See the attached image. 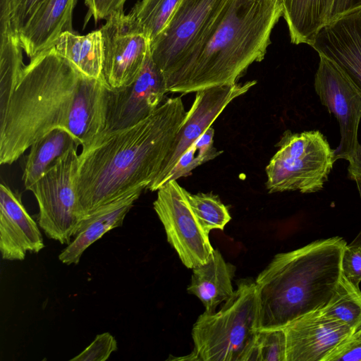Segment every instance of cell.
Wrapping results in <instances>:
<instances>
[{"label":"cell","mask_w":361,"mask_h":361,"mask_svg":"<svg viewBox=\"0 0 361 361\" xmlns=\"http://www.w3.org/2000/svg\"><path fill=\"white\" fill-rule=\"evenodd\" d=\"M361 10V0H333L329 22Z\"/></svg>","instance_id":"obj_35"},{"label":"cell","mask_w":361,"mask_h":361,"mask_svg":"<svg viewBox=\"0 0 361 361\" xmlns=\"http://www.w3.org/2000/svg\"><path fill=\"white\" fill-rule=\"evenodd\" d=\"M7 6L13 29L18 35L45 0H3Z\"/></svg>","instance_id":"obj_30"},{"label":"cell","mask_w":361,"mask_h":361,"mask_svg":"<svg viewBox=\"0 0 361 361\" xmlns=\"http://www.w3.org/2000/svg\"><path fill=\"white\" fill-rule=\"evenodd\" d=\"M82 73L54 47L24 66L0 119V164L10 165L51 130L67 126Z\"/></svg>","instance_id":"obj_4"},{"label":"cell","mask_w":361,"mask_h":361,"mask_svg":"<svg viewBox=\"0 0 361 361\" xmlns=\"http://www.w3.org/2000/svg\"><path fill=\"white\" fill-rule=\"evenodd\" d=\"M225 0H180L165 28L150 42L165 80L183 64Z\"/></svg>","instance_id":"obj_8"},{"label":"cell","mask_w":361,"mask_h":361,"mask_svg":"<svg viewBox=\"0 0 361 361\" xmlns=\"http://www.w3.org/2000/svg\"><path fill=\"white\" fill-rule=\"evenodd\" d=\"M279 0H225L183 64L166 80L169 92L188 94L238 82L262 61L281 17Z\"/></svg>","instance_id":"obj_2"},{"label":"cell","mask_w":361,"mask_h":361,"mask_svg":"<svg viewBox=\"0 0 361 361\" xmlns=\"http://www.w3.org/2000/svg\"><path fill=\"white\" fill-rule=\"evenodd\" d=\"M333 0H282L283 16L291 43L311 46L329 21Z\"/></svg>","instance_id":"obj_23"},{"label":"cell","mask_w":361,"mask_h":361,"mask_svg":"<svg viewBox=\"0 0 361 361\" xmlns=\"http://www.w3.org/2000/svg\"><path fill=\"white\" fill-rule=\"evenodd\" d=\"M277 146L278 151L266 167L269 193H312L323 188L336 160L334 150L322 133L287 131Z\"/></svg>","instance_id":"obj_6"},{"label":"cell","mask_w":361,"mask_h":361,"mask_svg":"<svg viewBox=\"0 0 361 361\" xmlns=\"http://www.w3.org/2000/svg\"><path fill=\"white\" fill-rule=\"evenodd\" d=\"M44 247L37 223L25 208L20 194L0 185V251L5 260H23L27 252Z\"/></svg>","instance_id":"obj_16"},{"label":"cell","mask_w":361,"mask_h":361,"mask_svg":"<svg viewBox=\"0 0 361 361\" xmlns=\"http://www.w3.org/2000/svg\"><path fill=\"white\" fill-rule=\"evenodd\" d=\"M343 275L355 286L361 282V247L346 245L341 259Z\"/></svg>","instance_id":"obj_32"},{"label":"cell","mask_w":361,"mask_h":361,"mask_svg":"<svg viewBox=\"0 0 361 361\" xmlns=\"http://www.w3.org/2000/svg\"><path fill=\"white\" fill-rule=\"evenodd\" d=\"M235 269L215 249L206 263L192 269L188 292L202 302L204 312L214 313L219 305L232 297L235 291L232 286Z\"/></svg>","instance_id":"obj_20"},{"label":"cell","mask_w":361,"mask_h":361,"mask_svg":"<svg viewBox=\"0 0 361 361\" xmlns=\"http://www.w3.org/2000/svg\"><path fill=\"white\" fill-rule=\"evenodd\" d=\"M108 88L104 80L81 75L66 128L82 147L90 144L104 130Z\"/></svg>","instance_id":"obj_17"},{"label":"cell","mask_w":361,"mask_h":361,"mask_svg":"<svg viewBox=\"0 0 361 361\" xmlns=\"http://www.w3.org/2000/svg\"><path fill=\"white\" fill-rule=\"evenodd\" d=\"M350 338L361 341V327L352 335Z\"/></svg>","instance_id":"obj_38"},{"label":"cell","mask_w":361,"mask_h":361,"mask_svg":"<svg viewBox=\"0 0 361 361\" xmlns=\"http://www.w3.org/2000/svg\"><path fill=\"white\" fill-rule=\"evenodd\" d=\"M310 47L334 63L361 95V10L328 23Z\"/></svg>","instance_id":"obj_15"},{"label":"cell","mask_w":361,"mask_h":361,"mask_svg":"<svg viewBox=\"0 0 361 361\" xmlns=\"http://www.w3.org/2000/svg\"><path fill=\"white\" fill-rule=\"evenodd\" d=\"M286 350L283 328L259 330L249 361H286Z\"/></svg>","instance_id":"obj_29"},{"label":"cell","mask_w":361,"mask_h":361,"mask_svg":"<svg viewBox=\"0 0 361 361\" xmlns=\"http://www.w3.org/2000/svg\"><path fill=\"white\" fill-rule=\"evenodd\" d=\"M214 130L211 126L181 156L168 176L166 183L188 176L196 167L221 154L223 152L218 151L214 146Z\"/></svg>","instance_id":"obj_28"},{"label":"cell","mask_w":361,"mask_h":361,"mask_svg":"<svg viewBox=\"0 0 361 361\" xmlns=\"http://www.w3.org/2000/svg\"><path fill=\"white\" fill-rule=\"evenodd\" d=\"M77 0H45L19 35L23 51L31 59L53 47L66 32H74L72 18Z\"/></svg>","instance_id":"obj_19"},{"label":"cell","mask_w":361,"mask_h":361,"mask_svg":"<svg viewBox=\"0 0 361 361\" xmlns=\"http://www.w3.org/2000/svg\"><path fill=\"white\" fill-rule=\"evenodd\" d=\"M259 332V298L255 281L237 288L219 311L199 316L192 329L189 360L249 361Z\"/></svg>","instance_id":"obj_5"},{"label":"cell","mask_w":361,"mask_h":361,"mask_svg":"<svg viewBox=\"0 0 361 361\" xmlns=\"http://www.w3.org/2000/svg\"><path fill=\"white\" fill-rule=\"evenodd\" d=\"M185 114L181 97H170L140 122L102 133L82 147L77 190L82 219L129 191L147 189L160 171Z\"/></svg>","instance_id":"obj_1"},{"label":"cell","mask_w":361,"mask_h":361,"mask_svg":"<svg viewBox=\"0 0 361 361\" xmlns=\"http://www.w3.org/2000/svg\"><path fill=\"white\" fill-rule=\"evenodd\" d=\"M346 245L343 238L335 236L275 255L255 280L259 330L284 328L324 307L342 277Z\"/></svg>","instance_id":"obj_3"},{"label":"cell","mask_w":361,"mask_h":361,"mask_svg":"<svg viewBox=\"0 0 361 361\" xmlns=\"http://www.w3.org/2000/svg\"><path fill=\"white\" fill-rule=\"evenodd\" d=\"M167 92L164 76L152 57L149 46L135 80L120 89L108 88L106 120L102 133L122 130L145 119L162 104Z\"/></svg>","instance_id":"obj_12"},{"label":"cell","mask_w":361,"mask_h":361,"mask_svg":"<svg viewBox=\"0 0 361 361\" xmlns=\"http://www.w3.org/2000/svg\"><path fill=\"white\" fill-rule=\"evenodd\" d=\"M256 84V80H250L196 92L195 100L185 114L161 170L147 189L157 191L164 185L185 152L212 126L233 99L245 94Z\"/></svg>","instance_id":"obj_11"},{"label":"cell","mask_w":361,"mask_h":361,"mask_svg":"<svg viewBox=\"0 0 361 361\" xmlns=\"http://www.w3.org/2000/svg\"><path fill=\"white\" fill-rule=\"evenodd\" d=\"M349 177L361 176V145L359 144L353 156L348 160Z\"/></svg>","instance_id":"obj_36"},{"label":"cell","mask_w":361,"mask_h":361,"mask_svg":"<svg viewBox=\"0 0 361 361\" xmlns=\"http://www.w3.org/2000/svg\"><path fill=\"white\" fill-rule=\"evenodd\" d=\"M126 1V0H85L88 8L85 25L92 17L97 23L99 20H106L114 13L123 12Z\"/></svg>","instance_id":"obj_33"},{"label":"cell","mask_w":361,"mask_h":361,"mask_svg":"<svg viewBox=\"0 0 361 361\" xmlns=\"http://www.w3.org/2000/svg\"><path fill=\"white\" fill-rule=\"evenodd\" d=\"M23 47L13 29L6 3L0 0V119L24 68Z\"/></svg>","instance_id":"obj_22"},{"label":"cell","mask_w":361,"mask_h":361,"mask_svg":"<svg viewBox=\"0 0 361 361\" xmlns=\"http://www.w3.org/2000/svg\"><path fill=\"white\" fill-rule=\"evenodd\" d=\"M118 349L117 341L109 333L98 334L94 341L71 361H105Z\"/></svg>","instance_id":"obj_31"},{"label":"cell","mask_w":361,"mask_h":361,"mask_svg":"<svg viewBox=\"0 0 361 361\" xmlns=\"http://www.w3.org/2000/svg\"><path fill=\"white\" fill-rule=\"evenodd\" d=\"M145 189L138 188L108 202L86 216L74 240L60 253L59 260L77 264L83 252L111 229L121 226L127 214Z\"/></svg>","instance_id":"obj_18"},{"label":"cell","mask_w":361,"mask_h":361,"mask_svg":"<svg viewBox=\"0 0 361 361\" xmlns=\"http://www.w3.org/2000/svg\"><path fill=\"white\" fill-rule=\"evenodd\" d=\"M100 30L104 40L105 82L113 90L129 85L143 66L149 39L123 11L109 16Z\"/></svg>","instance_id":"obj_10"},{"label":"cell","mask_w":361,"mask_h":361,"mask_svg":"<svg viewBox=\"0 0 361 361\" xmlns=\"http://www.w3.org/2000/svg\"><path fill=\"white\" fill-rule=\"evenodd\" d=\"M53 47L82 75L104 80V40L100 29L85 35L63 32Z\"/></svg>","instance_id":"obj_21"},{"label":"cell","mask_w":361,"mask_h":361,"mask_svg":"<svg viewBox=\"0 0 361 361\" xmlns=\"http://www.w3.org/2000/svg\"><path fill=\"white\" fill-rule=\"evenodd\" d=\"M186 190L172 180L157 190L153 207L164 228L168 243L188 269L206 263L214 248L194 214Z\"/></svg>","instance_id":"obj_9"},{"label":"cell","mask_w":361,"mask_h":361,"mask_svg":"<svg viewBox=\"0 0 361 361\" xmlns=\"http://www.w3.org/2000/svg\"><path fill=\"white\" fill-rule=\"evenodd\" d=\"M361 361V341L348 338L340 344L324 361Z\"/></svg>","instance_id":"obj_34"},{"label":"cell","mask_w":361,"mask_h":361,"mask_svg":"<svg viewBox=\"0 0 361 361\" xmlns=\"http://www.w3.org/2000/svg\"><path fill=\"white\" fill-rule=\"evenodd\" d=\"M279 1H281V3H282V0H279Z\"/></svg>","instance_id":"obj_39"},{"label":"cell","mask_w":361,"mask_h":361,"mask_svg":"<svg viewBox=\"0 0 361 361\" xmlns=\"http://www.w3.org/2000/svg\"><path fill=\"white\" fill-rule=\"evenodd\" d=\"M80 146L66 128H56L35 142L30 148L23 174L26 190L30 188L57 161L71 149Z\"/></svg>","instance_id":"obj_24"},{"label":"cell","mask_w":361,"mask_h":361,"mask_svg":"<svg viewBox=\"0 0 361 361\" xmlns=\"http://www.w3.org/2000/svg\"><path fill=\"white\" fill-rule=\"evenodd\" d=\"M180 0H142L129 13L152 42L167 25Z\"/></svg>","instance_id":"obj_26"},{"label":"cell","mask_w":361,"mask_h":361,"mask_svg":"<svg viewBox=\"0 0 361 361\" xmlns=\"http://www.w3.org/2000/svg\"><path fill=\"white\" fill-rule=\"evenodd\" d=\"M350 178L356 182L360 196L361 198V176H355L351 177ZM349 245L361 247V230Z\"/></svg>","instance_id":"obj_37"},{"label":"cell","mask_w":361,"mask_h":361,"mask_svg":"<svg viewBox=\"0 0 361 361\" xmlns=\"http://www.w3.org/2000/svg\"><path fill=\"white\" fill-rule=\"evenodd\" d=\"M321 312L350 328L354 333L361 327V290L342 274L339 283Z\"/></svg>","instance_id":"obj_25"},{"label":"cell","mask_w":361,"mask_h":361,"mask_svg":"<svg viewBox=\"0 0 361 361\" xmlns=\"http://www.w3.org/2000/svg\"><path fill=\"white\" fill-rule=\"evenodd\" d=\"M286 361H324L354 331L320 310L293 320L284 328Z\"/></svg>","instance_id":"obj_14"},{"label":"cell","mask_w":361,"mask_h":361,"mask_svg":"<svg viewBox=\"0 0 361 361\" xmlns=\"http://www.w3.org/2000/svg\"><path fill=\"white\" fill-rule=\"evenodd\" d=\"M185 193L194 214L207 233L213 229H224L231 217L227 207L216 195L202 192L191 194L187 190Z\"/></svg>","instance_id":"obj_27"},{"label":"cell","mask_w":361,"mask_h":361,"mask_svg":"<svg viewBox=\"0 0 361 361\" xmlns=\"http://www.w3.org/2000/svg\"><path fill=\"white\" fill-rule=\"evenodd\" d=\"M78 149L57 161L30 188L39 207L38 224L48 238L70 244L82 221L77 190Z\"/></svg>","instance_id":"obj_7"},{"label":"cell","mask_w":361,"mask_h":361,"mask_svg":"<svg viewBox=\"0 0 361 361\" xmlns=\"http://www.w3.org/2000/svg\"><path fill=\"white\" fill-rule=\"evenodd\" d=\"M314 78V89L322 104L339 124L341 141L334 150L335 160L347 161L355 152L359 142L357 133L361 119V95L342 73L326 58L319 56Z\"/></svg>","instance_id":"obj_13"}]
</instances>
